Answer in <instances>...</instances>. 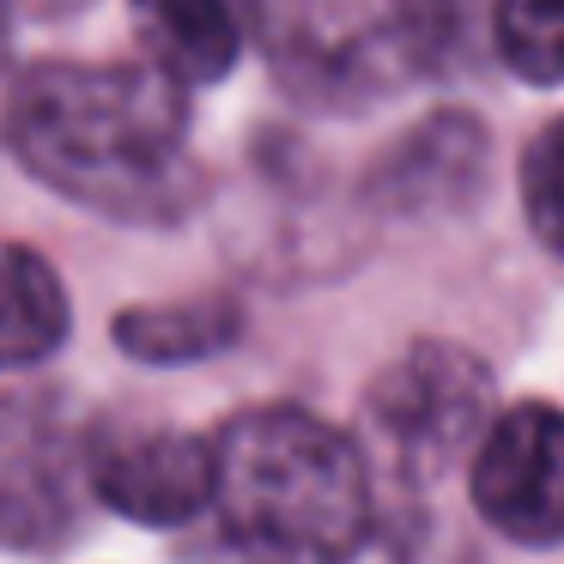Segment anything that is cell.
Segmentation results:
<instances>
[{
  "label": "cell",
  "mask_w": 564,
  "mask_h": 564,
  "mask_svg": "<svg viewBox=\"0 0 564 564\" xmlns=\"http://www.w3.org/2000/svg\"><path fill=\"white\" fill-rule=\"evenodd\" d=\"M183 86L159 67L50 62L7 104V134L31 176L116 219H159L183 200Z\"/></svg>",
  "instance_id": "cell-1"
},
{
  "label": "cell",
  "mask_w": 564,
  "mask_h": 564,
  "mask_svg": "<svg viewBox=\"0 0 564 564\" xmlns=\"http://www.w3.org/2000/svg\"><path fill=\"white\" fill-rule=\"evenodd\" d=\"M213 503L249 564H346L370 528V467L316 413L261 406L213 443Z\"/></svg>",
  "instance_id": "cell-2"
},
{
  "label": "cell",
  "mask_w": 564,
  "mask_h": 564,
  "mask_svg": "<svg viewBox=\"0 0 564 564\" xmlns=\"http://www.w3.org/2000/svg\"><path fill=\"white\" fill-rule=\"evenodd\" d=\"M486 370L462 346L425 340L370 389V425L406 474H437L486 431Z\"/></svg>",
  "instance_id": "cell-3"
},
{
  "label": "cell",
  "mask_w": 564,
  "mask_h": 564,
  "mask_svg": "<svg viewBox=\"0 0 564 564\" xmlns=\"http://www.w3.org/2000/svg\"><path fill=\"white\" fill-rule=\"evenodd\" d=\"M474 510L516 546L564 540V413L522 401L474 443Z\"/></svg>",
  "instance_id": "cell-4"
},
{
  "label": "cell",
  "mask_w": 564,
  "mask_h": 564,
  "mask_svg": "<svg viewBox=\"0 0 564 564\" xmlns=\"http://www.w3.org/2000/svg\"><path fill=\"white\" fill-rule=\"evenodd\" d=\"M91 491L128 522H188L213 503V443L188 431H122L91 443Z\"/></svg>",
  "instance_id": "cell-5"
},
{
  "label": "cell",
  "mask_w": 564,
  "mask_h": 564,
  "mask_svg": "<svg viewBox=\"0 0 564 564\" xmlns=\"http://www.w3.org/2000/svg\"><path fill=\"white\" fill-rule=\"evenodd\" d=\"M152 67L176 86H213L243 55L237 0H128Z\"/></svg>",
  "instance_id": "cell-6"
},
{
  "label": "cell",
  "mask_w": 564,
  "mask_h": 564,
  "mask_svg": "<svg viewBox=\"0 0 564 564\" xmlns=\"http://www.w3.org/2000/svg\"><path fill=\"white\" fill-rule=\"evenodd\" d=\"M67 334V292L31 249L0 243V370L37 365Z\"/></svg>",
  "instance_id": "cell-7"
},
{
  "label": "cell",
  "mask_w": 564,
  "mask_h": 564,
  "mask_svg": "<svg viewBox=\"0 0 564 564\" xmlns=\"http://www.w3.org/2000/svg\"><path fill=\"white\" fill-rule=\"evenodd\" d=\"M237 334V316L225 304H176V310H134L116 322L122 352L152 358V365H183V358H207Z\"/></svg>",
  "instance_id": "cell-8"
},
{
  "label": "cell",
  "mask_w": 564,
  "mask_h": 564,
  "mask_svg": "<svg viewBox=\"0 0 564 564\" xmlns=\"http://www.w3.org/2000/svg\"><path fill=\"white\" fill-rule=\"evenodd\" d=\"M498 55L534 86H564V0H498Z\"/></svg>",
  "instance_id": "cell-9"
},
{
  "label": "cell",
  "mask_w": 564,
  "mask_h": 564,
  "mask_svg": "<svg viewBox=\"0 0 564 564\" xmlns=\"http://www.w3.org/2000/svg\"><path fill=\"white\" fill-rule=\"evenodd\" d=\"M522 207H528V225L540 231V243H552L564 256V116L528 147Z\"/></svg>",
  "instance_id": "cell-10"
},
{
  "label": "cell",
  "mask_w": 564,
  "mask_h": 564,
  "mask_svg": "<svg viewBox=\"0 0 564 564\" xmlns=\"http://www.w3.org/2000/svg\"><path fill=\"white\" fill-rule=\"evenodd\" d=\"M0 43H7V7H0Z\"/></svg>",
  "instance_id": "cell-11"
}]
</instances>
